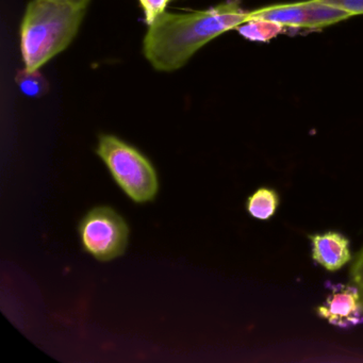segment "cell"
Segmentation results:
<instances>
[{
	"mask_svg": "<svg viewBox=\"0 0 363 363\" xmlns=\"http://www.w3.org/2000/svg\"><path fill=\"white\" fill-rule=\"evenodd\" d=\"M172 1H173V0H172Z\"/></svg>",
	"mask_w": 363,
	"mask_h": 363,
	"instance_id": "cell-15",
	"label": "cell"
},
{
	"mask_svg": "<svg viewBox=\"0 0 363 363\" xmlns=\"http://www.w3.org/2000/svg\"><path fill=\"white\" fill-rule=\"evenodd\" d=\"M250 18L240 0H227L216 7L189 13L163 12L148 25L143 52L156 71L171 73L216 38L237 28Z\"/></svg>",
	"mask_w": 363,
	"mask_h": 363,
	"instance_id": "cell-1",
	"label": "cell"
},
{
	"mask_svg": "<svg viewBox=\"0 0 363 363\" xmlns=\"http://www.w3.org/2000/svg\"><path fill=\"white\" fill-rule=\"evenodd\" d=\"M171 1L172 0H140L147 26L154 23L163 12L167 11V6Z\"/></svg>",
	"mask_w": 363,
	"mask_h": 363,
	"instance_id": "cell-11",
	"label": "cell"
},
{
	"mask_svg": "<svg viewBox=\"0 0 363 363\" xmlns=\"http://www.w3.org/2000/svg\"><path fill=\"white\" fill-rule=\"evenodd\" d=\"M350 284L356 286L363 307V248L354 257L350 267Z\"/></svg>",
	"mask_w": 363,
	"mask_h": 363,
	"instance_id": "cell-12",
	"label": "cell"
},
{
	"mask_svg": "<svg viewBox=\"0 0 363 363\" xmlns=\"http://www.w3.org/2000/svg\"><path fill=\"white\" fill-rule=\"evenodd\" d=\"M86 10L58 0H31L21 26L25 69L37 71L67 50L77 35Z\"/></svg>",
	"mask_w": 363,
	"mask_h": 363,
	"instance_id": "cell-2",
	"label": "cell"
},
{
	"mask_svg": "<svg viewBox=\"0 0 363 363\" xmlns=\"http://www.w3.org/2000/svg\"><path fill=\"white\" fill-rule=\"evenodd\" d=\"M58 1H65V3L71 4V5L77 6V7L86 9L91 0H58Z\"/></svg>",
	"mask_w": 363,
	"mask_h": 363,
	"instance_id": "cell-14",
	"label": "cell"
},
{
	"mask_svg": "<svg viewBox=\"0 0 363 363\" xmlns=\"http://www.w3.org/2000/svg\"><path fill=\"white\" fill-rule=\"evenodd\" d=\"M16 82L21 92L25 96L31 97V99L43 97L50 91V82L40 69L37 71L22 69L16 75Z\"/></svg>",
	"mask_w": 363,
	"mask_h": 363,
	"instance_id": "cell-10",
	"label": "cell"
},
{
	"mask_svg": "<svg viewBox=\"0 0 363 363\" xmlns=\"http://www.w3.org/2000/svg\"><path fill=\"white\" fill-rule=\"evenodd\" d=\"M284 28L286 27L282 26L279 23L265 20L258 16H252L250 12V18L247 21L238 26L235 30L248 41L267 43L284 33Z\"/></svg>",
	"mask_w": 363,
	"mask_h": 363,
	"instance_id": "cell-8",
	"label": "cell"
},
{
	"mask_svg": "<svg viewBox=\"0 0 363 363\" xmlns=\"http://www.w3.org/2000/svg\"><path fill=\"white\" fill-rule=\"evenodd\" d=\"M316 313L329 324L340 328L356 326L363 322V307L356 286L337 284L322 305L316 308Z\"/></svg>",
	"mask_w": 363,
	"mask_h": 363,
	"instance_id": "cell-6",
	"label": "cell"
},
{
	"mask_svg": "<svg viewBox=\"0 0 363 363\" xmlns=\"http://www.w3.org/2000/svg\"><path fill=\"white\" fill-rule=\"evenodd\" d=\"M327 5L343 10L352 16L363 14V0H323Z\"/></svg>",
	"mask_w": 363,
	"mask_h": 363,
	"instance_id": "cell-13",
	"label": "cell"
},
{
	"mask_svg": "<svg viewBox=\"0 0 363 363\" xmlns=\"http://www.w3.org/2000/svg\"><path fill=\"white\" fill-rule=\"evenodd\" d=\"M250 16L279 23L291 28H324L352 18V14L325 4L323 0L269 6L250 12Z\"/></svg>",
	"mask_w": 363,
	"mask_h": 363,
	"instance_id": "cell-5",
	"label": "cell"
},
{
	"mask_svg": "<svg viewBox=\"0 0 363 363\" xmlns=\"http://www.w3.org/2000/svg\"><path fill=\"white\" fill-rule=\"evenodd\" d=\"M95 154L114 184L135 205L154 203L160 192L158 171L152 161L133 144L112 133H101Z\"/></svg>",
	"mask_w": 363,
	"mask_h": 363,
	"instance_id": "cell-3",
	"label": "cell"
},
{
	"mask_svg": "<svg viewBox=\"0 0 363 363\" xmlns=\"http://www.w3.org/2000/svg\"><path fill=\"white\" fill-rule=\"evenodd\" d=\"M279 207V195L274 189L259 188L247 201L246 210L256 220H267L275 216Z\"/></svg>",
	"mask_w": 363,
	"mask_h": 363,
	"instance_id": "cell-9",
	"label": "cell"
},
{
	"mask_svg": "<svg viewBox=\"0 0 363 363\" xmlns=\"http://www.w3.org/2000/svg\"><path fill=\"white\" fill-rule=\"evenodd\" d=\"M309 238L312 244V258L326 271H339L352 261L350 240L342 233L327 231Z\"/></svg>",
	"mask_w": 363,
	"mask_h": 363,
	"instance_id": "cell-7",
	"label": "cell"
},
{
	"mask_svg": "<svg viewBox=\"0 0 363 363\" xmlns=\"http://www.w3.org/2000/svg\"><path fill=\"white\" fill-rule=\"evenodd\" d=\"M82 250L99 262L120 258L128 246L130 228L122 214L108 205L91 208L77 226Z\"/></svg>",
	"mask_w": 363,
	"mask_h": 363,
	"instance_id": "cell-4",
	"label": "cell"
}]
</instances>
